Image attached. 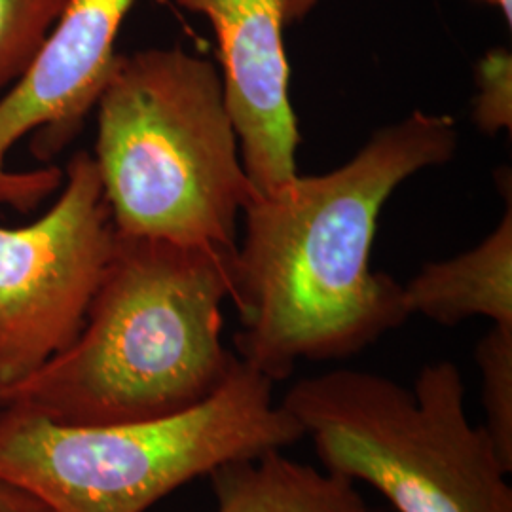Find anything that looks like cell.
<instances>
[{"label":"cell","instance_id":"cell-1","mask_svg":"<svg viewBox=\"0 0 512 512\" xmlns=\"http://www.w3.org/2000/svg\"><path fill=\"white\" fill-rule=\"evenodd\" d=\"M458 145L452 116L414 110L338 169L255 194L230 296L239 361L275 384L300 361L348 359L399 329L410 317L403 285L370 268L378 217L406 179L448 164Z\"/></svg>","mask_w":512,"mask_h":512},{"label":"cell","instance_id":"cell-2","mask_svg":"<svg viewBox=\"0 0 512 512\" xmlns=\"http://www.w3.org/2000/svg\"><path fill=\"white\" fill-rule=\"evenodd\" d=\"M236 253L116 234L78 336L2 387L0 408L61 425H116L202 404L238 363L222 342Z\"/></svg>","mask_w":512,"mask_h":512},{"label":"cell","instance_id":"cell-3","mask_svg":"<svg viewBox=\"0 0 512 512\" xmlns=\"http://www.w3.org/2000/svg\"><path fill=\"white\" fill-rule=\"evenodd\" d=\"M95 107L93 162L116 234L238 247L256 192L209 59L179 46L118 54Z\"/></svg>","mask_w":512,"mask_h":512},{"label":"cell","instance_id":"cell-4","mask_svg":"<svg viewBox=\"0 0 512 512\" xmlns=\"http://www.w3.org/2000/svg\"><path fill=\"white\" fill-rule=\"evenodd\" d=\"M302 439L274 382L238 359L209 399L160 420L61 425L0 408V480L52 512H147L220 463Z\"/></svg>","mask_w":512,"mask_h":512},{"label":"cell","instance_id":"cell-5","mask_svg":"<svg viewBox=\"0 0 512 512\" xmlns=\"http://www.w3.org/2000/svg\"><path fill=\"white\" fill-rule=\"evenodd\" d=\"M465 393L458 366L437 361L412 387L336 368L294 382L281 404L325 471L370 484L397 512H512L511 473Z\"/></svg>","mask_w":512,"mask_h":512},{"label":"cell","instance_id":"cell-6","mask_svg":"<svg viewBox=\"0 0 512 512\" xmlns=\"http://www.w3.org/2000/svg\"><path fill=\"white\" fill-rule=\"evenodd\" d=\"M116 230L92 154L80 150L40 219L0 226V389L67 348L86 321Z\"/></svg>","mask_w":512,"mask_h":512},{"label":"cell","instance_id":"cell-7","mask_svg":"<svg viewBox=\"0 0 512 512\" xmlns=\"http://www.w3.org/2000/svg\"><path fill=\"white\" fill-rule=\"evenodd\" d=\"M137 0H69L35 61L0 97V205L31 211L63 183L59 167L14 173L8 154L27 135L50 158L80 131L116 59V37Z\"/></svg>","mask_w":512,"mask_h":512},{"label":"cell","instance_id":"cell-8","mask_svg":"<svg viewBox=\"0 0 512 512\" xmlns=\"http://www.w3.org/2000/svg\"><path fill=\"white\" fill-rule=\"evenodd\" d=\"M211 23L222 67L226 109L256 194L296 177L300 143L289 95L283 0H175Z\"/></svg>","mask_w":512,"mask_h":512},{"label":"cell","instance_id":"cell-9","mask_svg":"<svg viewBox=\"0 0 512 512\" xmlns=\"http://www.w3.org/2000/svg\"><path fill=\"white\" fill-rule=\"evenodd\" d=\"M410 315H423L442 327L486 317L512 327V202L492 234L461 255L429 262L403 285Z\"/></svg>","mask_w":512,"mask_h":512},{"label":"cell","instance_id":"cell-10","mask_svg":"<svg viewBox=\"0 0 512 512\" xmlns=\"http://www.w3.org/2000/svg\"><path fill=\"white\" fill-rule=\"evenodd\" d=\"M215 512H372L357 484L268 450L209 473Z\"/></svg>","mask_w":512,"mask_h":512},{"label":"cell","instance_id":"cell-11","mask_svg":"<svg viewBox=\"0 0 512 512\" xmlns=\"http://www.w3.org/2000/svg\"><path fill=\"white\" fill-rule=\"evenodd\" d=\"M482 376V408L488 439L507 473H512V327L494 325L476 344Z\"/></svg>","mask_w":512,"mask_h":512},{"label":"cell","instance_id":"cell-12","mask_svg":"<svg viewBox=\"0 0 512 512\" xmlns=\"http://www.w3.org/2000/svg\"><path fill=\"white\" fill-rule=\"evenodd\" d=\"M69 0H0V97L35 61Z\"/></svg>","mask_w":512,"mask_h":512},{"label":"cell","instance_id":"cell-13","mask_svg":"<svg viewBox=\"0 0 512 512\" xmlns=\"http://www.w3.org/2000/svg\"><path fill=\"white\" fill-rule=\"evenodd\" d=\"M476 95L473 122L486 135L512 128V55L495 48L484 55L475 69Z\"/></svg>","mask_w":512,"mask_h":512},{"label":"cell","instance_id":"cell-14","mask_svg":"<svg viewBox=\"0 0 512 512\" xmlns=\"http://www.w3.org/2000/svg\"><path fill=\"white\" fill-rule=\"evenodd\" d=\"M0 512H52L38 497L16 484L0 480Z\"/></svg>","mask_w":512,"mask_h":512},{"label":"cell","instance_id":"cell-15","mask_svg":"<svg viewBox=\"0 0 512 512\" xmlns=\"http://www.w3.org/2000/svg\"><path fill=\"white\" fill-rule=\"evenodd\" d=\"M319 0H283V18L285 25L294 23L304 18L311 8L317 4Z\"/></svg>","mask_w":512,"mask_h":512},{"label":"cell","instance_id":"cell-16","mask_svg":"<svg viewBox=\"0 0 512 512\" xmlns=\"http://www.w3.org/2000/svg\"><path fill=\"white\" fill-rule=\"evenodd\" d=\"M482 2H486L488 6H494V8H497V10L501 12V16L505 18V21H507V25L511 27L512 0H482Z\"/></svg>","mask_w":512,"mask_h":512}]
</instances>
